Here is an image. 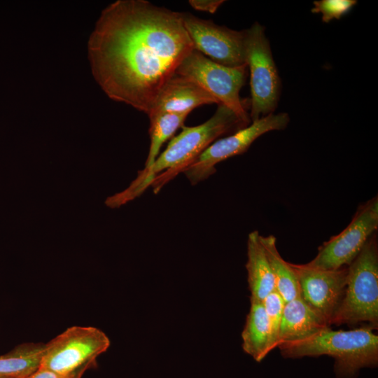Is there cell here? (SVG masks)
Returning a JSON list of instances; mask_svg holds the SVG:
<instances>
[{
	"label": "cell",
	"instance_id": "1",
	"mask_svg": "<svg viewBox=\"0 0 378 378\" xmlns=\"http://www.w3.org/2000/svg\"><path fill=\"white\" fill-rule=\"evenodd\" d=\"M193 49L181 13L146 0L108 5L88 42L92 71L103 91L146 114Z\"/></svg>",
	"mask_w": 378,
	"mask_h": 378
},
{
	"label": "cell",
	"instance_id": "2",
	"mask_svg": "<svg viewBox=\"0 0 378 378\" xmlns=\"http://www.w3.org/2000/svg\"><path fill=\"white\" fill-rule=\"evenodd\" d=\"M248 125L227 106L219 104L214 114L206 122L193 127L182 126L166 149L149 167L139 172L124 192L110 200L118 206L141 195L149 186L157 193L218 138Z\"/></svg>",
	"mask_w": 378,
	"mask_h": 378
},
{
	"label": "cell",
	"instance_id": "3",
	"mask_svg": "<svg viewBox=\"0 0 378 378\" xmlns=\"http://www.w3.org/2000/svg\"><path fill=\"white\" fill-rule=\"evenodd\" d=\"M372 326L350 330H321L303 340L278 346L286 358L329 356L334 358L337 378H355L363 368L378 363V336Z\"/></svg>",
	"mask_w": 378,
	"mask_h": 378
},
{
	"label": "cell",
	"instance_id": "4",
	"mask_svg": "<svg viewBox=\"0 0 378 378\" xmlns=\"http://www.w3.org/2000/svg\"><path fill=\"white\" fill-rule=\"evenodd\" d=\"M368 322L378 326V245L377 233L347 266L344 296L330 325Z\"/></svg>",
	"mask_w": 378,
	"mask_h": 378
},
{
	"label": "cell",
	"instance_id": "5",
	"mask_svg": "<svg viewBox=\"0 0 378 378\" xmlns=\"http://www.w3.org/2000/svg\"><path fill=\"white\" fill-rule=\"evenodd\" d=\"M244 33L245 62L250 71L249 116L253 122L274 113L281 85L265 27L255 22Z\"/></svg>",
	"mask_w": 378,
	"mask_h": 378
},
{
	"label": "cell",
	"instance_id": "6",
	"mask_svg": "<svg viewBox=\"0 0 378 378\" xmlns=\"http://www.w3.org/2000/svg\"><path fill=\"white\" fill-rule=\"evenodd\" d=\"M247 65L227 66L216 63L193 49L180 63L176 74L185 76L233 111L249 124L246 102L239 92L246 82Z\"/></svg>",
	"mask_w": 378,
	"mask_h": 378
},
{
	"label": "cell",
	"instance_id": "7",
	"mask_svg": "<svg viewBox=\"0 0 378 378\" xmlns=\"http://www.w3.org/2000/svg\"><path fill=\"white\" fill-rule=\"evenodd\" d=\"M110 344L108 336L99 328L71 326L45 344L40 367L70 376L88 364L96 363V358Z\"/></svg>",
	"mask_w": 378,
	"mask_h": 378
},
{
	"label": "cell",
	"instance_id": "8",
	"mask_svg": "<svg viewBox=\"0 0 378 378\" xmlns=\"http://www.w3.org/2000/svg\"><path fill=\"white\" fill-rule=\"evenodd\" d=\"M290 121L286 113H271L252 122L228 136L218 139L194 158L181 171L192 185L201 182L216 171V165L245 153L261 135L285 129Z\"/></svg>",
	"mask_w": 378,
	"mask_h": 378
},
{
	"label": "cell",
	"instance_id": "9",
	"mask_svg": "<svg viewBox=\"0 0 378 378\" xmlns=\"http://www.w3.org/2000/svg\"><path fill=\"white\" fill-rule=\"evenodd\" d=\"M378 228V200L375 197L360 205L347 227L318 248L307 265L322 270L348 266Z\"/></svg>",
	"mask_w": 378,
	"mask_h": 378
},
{
	"label": "cell",
	"instance_id": "10",
	"mask_svg": "<svg viewBox=\"0 0 378 378\" xmlns=\"http://www.w3.org/2000/svg\"><path fill=\"white\" fill-rule=\"evenodd\" d=\"M181 17L195 50L224 66L246 64L244 30H233L188 13H181Z\"/></svg>",
	"mask_w": 378,
	"mask_h": 378
},
{
	"label": "cell",
	"instance_id": "11",
	"mask_svg": "<svg viewBox=\"0 0 378 378\" xmlns=\"http://www.w3.org/2000/svg\"><path fill=\"white\" fill-rule=\"evenodd\" d=\"M297 276L301 298L329 323L344 296L347 267L322 270L290 263Z\"/></svg>",
	"mask_w": 378,
	"mask_h": 378
},
{
	"label": "cell",
	"instance_id": "12",
	"mask_svg": "<svg viewBox=\"0 0 378 378\" xmlns=\"http://www.w3.org/2000/svg\"><path fill=\"white\" fill-rule=\"evenodd\" d=\"M219 104L210 94L192 80L174 74L159 92L148 118L162 113H189L205 104Z\"/></svg>",
	"mask_w": 378,
	"mask_h": 378
},
{
	"label": "cell",
	"instance_id": "13",
	"mask_svg": "<svg viewBox=\"0 0 378 378\" xmlns=\"http://www.w3.org/2000/svg\"><path fill=\"white\" fill-rule=\"evenodd\" d=\"M329 326L328 321L300 296L285 303L278 346L303 340Z\"/></svg>",
	"mask_w": 378,
	"mask_h": 378
},
{
	"label": "cell",
	"instance_id": "14",
	"mask_svg": "<svg viewBox=\"0 0 378 378\" xmlns=\"http://www.w3.org/2000/svg\"><path fill=\"white\" fill-rule=\"evenodd\" d=\"M258 231L249 233L247 239V280L251 302H262L275 290L273 273Z\"/></svg>",
	"mask_w": 378,
	"mask_h": 378
},
{
	"label": "cell",
	"instance_id": "15",
	"mask_svg": "<svg viewBox=\"0 0 378 378\" xmlns=\"http://www.w3.org/2000/svg\"><path fill=\"white\" fill-rule=\"evenodd\" d=\"M241 339L244 351L256 362L262 361L272 351L270 326L262 302H251Z\"/></svg>",
	"mask_w": 378,
	"mask_h": 378
},
{
	"label": "cell",
	"instance_id": "16",
	"mask_svg": "<svg viewBox=\"0 0 378 378\" xmlns=\"http://www.w3.org/2000/svg\"><path fill=\"white\" fill-rule=\"evenodd\" d=\"M45 344L26 342L0 356V377L26 378L41 365Z\"/></svg>",
	"mask_w": 378,
	"mask_h": 378
},
{
	"label": "cell",
	"instance_id": "17",
	"mask_svg": "<svg viewBox=\"0 0 378 378\" xmlns=\"http://www.w3.org/2000/svg\"><path fill=\"white\" fill-rule=\"evenodd\" d=\"M260 241L268 258L275 282V290L285 302L300 297L298 281L290 263L283 259L273 235H260Z\"/></svg>",
	"mask_w": 378,
	"mask_h": 378
},
{
	"label": "cell",
	"instance_id": "18",
	"mask_svg": "<svg viewBox=\"0 0 378 378\" xmlns=\"http://www.w3.org/2000/svg\"><path fill=\"white\" fill-rule=\"evenodd\" d=\"M188 115L184 113H162L148 118L150 142L144 167L150 166L155 162L162 146L180 127L183 126Z\"/></svg>",
	"mask_w": 378,
	"mask_h": 378
},
{
	"label": "cell",
	"instance_id": "19",
	"mask_svg": "<svg viewBox=\"0 0 378 378\" xmlns=\"http://www.w3.org/2000/svg\"><path fill=\"white\" fill-rule=\"evenodd\" d=\"M285 302L276 291L270 293L262 301L270 330L271 349L278 346Z\"/></svg>",
	"mask_w": 378,
	"mask_h": 378
},
{
	"label": "cell",
	"instance_id": "20",
	"mask_svg": "<svg viewBox=\"0 0 378 378\" xmlns=\"http://www.w3.org/2000/svg\"><path fill=\"white\" fill-rule=\"evenodd\" d=\"M356 0H319L313 2V13H321L322 21L329 22L339 20L346 15L356 4Z\"/></svg>",
	"mask_w": 378,
	"mask_h": 378
},
{
	"label": "cell",
	"instance_id": "21",
	"mask_svg": "<svg viewBox=\"0 0 378 378\" xmlns=\"http://www.w3.org/2000/svg\"><path fill=\"white\" fill-rule=\"evenodd\" d=\"M225 1L223 0H190L188 4L196 10L214 13Z\"/></svg>",
	"mask_w": 378,
	"mask_h": 378
},
{
	"label": "cell",
	"instance_id": "22",
	"mask_svg": "<svg viewBox=\"0 0 378 378\" xmlns=\"http://www.w3.org/2000/svg\"><path fill=\"white\" fill-rule=\"evenodd\" d=\"M75 373L70 376H64L50 370L39 367L35 372L26 378H71Z\"/></svg>",
	"mask_w": 378,
	"mask_h": 378
},
{
	"label": "cell",
	"instance_id": "23",
	"mask_svg": "<svg viewBox=\"0 0 378 378\" xmlns=\"http://www.w3.org/2000/svg\"><path fill=\"white\" fill-rule=\"evenodd\" d=\"M94 364L95 363H90L82 367L81 368H80L76 372V373L72 376L71 378H81L85 371L88 370V368L92 367Z\"/></svg>",
	"mask_w": 378,
	"mask_h": 378
},
{
	"label": "cell",
	"instance_id": "24",
	"mask_svg": "<svg viewBox=\"0 0 378 378\" xmlns=\"http://www.w3.org/2000/svg\"><path fill=\"white\" fill-rule=\"evenodd\" d=\"M0 378H11V377H0Z\"/></svg>",
	"mask_w": 378,
	"mask_h": 378
}]
</instances>
